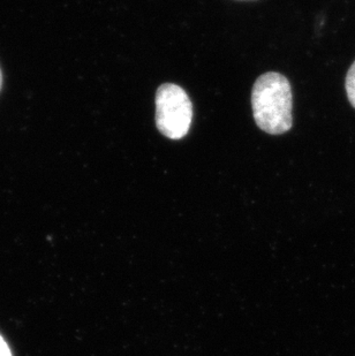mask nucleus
I'll use <instances>...</instances> for the list:
<instances>
[{"mask_svg": "<svg viewBox=\"0 0 355 356\" xmlns=\"http://www.w3.org/2000/svg\"><path fill=\"white\" fill-rule=\"evenodd\" d=\"M1 88H3V72L0 70V91H1Z\"/></svg>", "mask_w": 355, "mask_h": 356, "instance_id": "39448f33", "label": "nucleus"}, {"mask_svg": "<svg viewBox=\"0 0 355 356\" xmlns=\"http://www.w3.org/2000/svg\"><path fill=\"white\" fill-rule=\"evenodd\" d=\"M0 356H12L10 347H8L6 341L3 339L1 336H0Z\"/></svg>", "mask_w": 355, "mask_h": 356, "instance_id": "20e7f679", "label": "nucleus"}, {"mask_svg": "<svg viewBox=\"0 0 355 356\" xmlns=\"http://www.w3.org/2000/svg\"><path fill=\"white\" fill-rule=\"evenodd\" d=\"M345 88L349 103L355 108V61L346 75Z\"/></svg>", "mask_w": 355, "mask_h": 356, "instance_id": "7ed1b4c3", "label": "nucleus"}, {"mask_svg": "<svg viewBox=\"0 0 355 356\" xmlns=\"http://www.w3.org/2000/svg\"><path fill=\"white\" fill-rule=\"evenodd\" d=\"M193 119V104L187 92L177 84L164 83L156 92V126L171 140L188 134Z\"/></svg>", "mask_w": 355, "mask_h": 356, "instance_id": "f03ea898", "label": "nucleus"}, {"mask_svg": "<svg viewBox=\"0 0 355 356\" xmlns=\"http://www.w3.org/2000/svg\"><path fill=\"white\" fill-rule=\"evenodd\" d=\"M292 101L291 84L284 75L276 72L261 75L251 91V106L258 128L271 135L290 131L293 124Z\"/></svg>", "mask_w": 355, "mask_h": 356, "instance_id": "f257e3e1", "label": "nucleus"}]
</instances>
